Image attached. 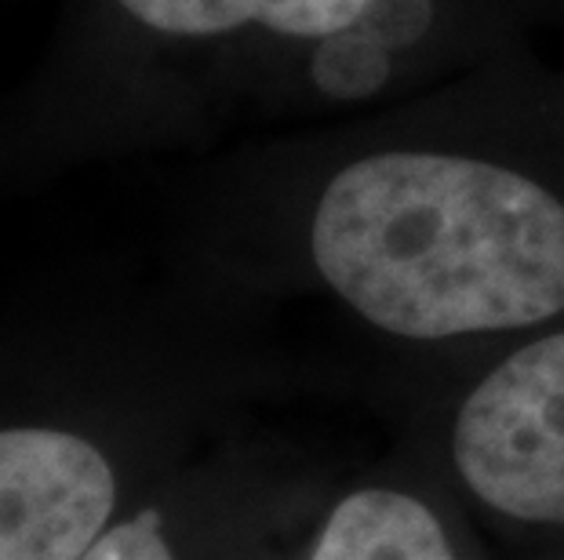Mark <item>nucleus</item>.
<instances>
[{
	"instance_id": "1",
	"label": "nucleus",
	"mask_w": 564,
	"mask_h": 560,
	"mask_svg": "<svg viewBox=\"0 0 564 560\" xmlns=\"http://www.w3.org/2000/svg\"><path fill=\"white\" fill-rule=\"evenodd\" d=\"M306 252L387 336L448 342L564 317V117L452 102L335 135Z\"/></svg>"
},
{
	"instance_id": "6",
	"label": "nucleus",
	"mask_w": 564,
	"mask_h": 560,
	"mask_svg": "<svg viewBox=\"0 0 564 560\" xmlns=\"http://www.w3.org/2000/svg\"><path fill=\"white\" fill-rule=\"evenodd\" d=\"M80 560H175L172 546L164 539L161 509L147 506L135 517L110 524Z\"/></svg>"
},
{
	"instance_id": "2",
	"label": "nucleus",
	"mask_w": 564,
	"mask_h": 560,
	"mask_svg": "<svg viewBox=\"0 0 564 560\" xmlns=\"http://www.w3.org/2000/svg\"><path fill=\"white\" fill-rule=\"evenodd\" d=\"M452 459L485 506L564 524V328L518 345L477 378L455 411Z\"/></svg>"
},
{
	"instance_id": "4",
	"label": "nucleus",
	"mask_w": 564,
	"mask_h": 560,
	"mask_svg": "<svg viewBox=\"0 0 564 560\" xmlns=\"http://www.w3.org/2000/svg\"><path fill=\"white\" fill-rule=\"evenodd\" d=\"M139 26L164 37H226L262 30L295 44H328L357 30L382 0H117Z\"/></svg>"
},
{
	"instance_id": "3",
	"label": "nucleus",
	"mask_w": 564,
	"mask_h": 560,
	"mask_svg": "<svg viewBox=\"0 0 564 560\" xmlns=\"http://www.w3.org/2000/svg\"><path fill=\"white\" fill-rule=\"evenodd\" d=\"M117 476L88 437L0 430V560H80L110 528Z\"/></svg>"
},
{
	"instance_id": "5",
	"label": "nucleus",
	"mask_w": 564,
	"mask_h": 560,
	"mask_svg": "<svg viewBox=\"0 0 564 560\" xmlns=\"http://www.w3.org/2000/svg\"><path fill=\"white\" fill-rule=\"evenodd\" d=\"M306 560H455L434 509L404 492L365 487L324 520Z\"/></svg>"
}]
</instances>
